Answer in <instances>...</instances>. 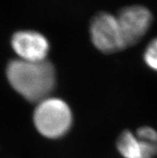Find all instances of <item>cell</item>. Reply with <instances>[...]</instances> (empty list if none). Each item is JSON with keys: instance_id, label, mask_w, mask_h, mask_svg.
<instances>
[{"instance_id": "obj_1", "label": "cell", "mask_w": 157, "mask_h": 158, "mask_svg": "<svg viewBox=\"0 0 157 158\" xmlns=\"http://www.w3.org/2000/svg\"><path fill=\"white\" fill-rule=\"evenodd\" d=\"M6 76L12 88L32 103H39L49 97L56 87V69L48 60H11L6 68Z\"/></svg>"}, {"instance_id": "obj_2", "label": "cell", "mask_w": 157, "mask_h": 158, "mask_svg": "<svg viewBox=\"0 0 157 158\" xmlns=\"http://www.w3.org/2000/svg\"><path fill=\"white\" fill-rule=\"evenodd\" d=\"M33 121L37 131L44 137L58 139L65 136L71 129L73 116L64 100L49 96L37 103Z\"/></svg>"}, {"instance_id": "obj_3", "label": "cell", "mask_w": 157, "mask_h": 158, "mask_svg": "<svg viewBox=\"0 0 157 158\" xmlns=\"http://www.w3.org/2000/svg\"><path fill=\"white\" fill-rule=\"evenodd\" d=\"M91 39L94 46L104 53H114L127 48L116 16L100 12L92 20Z\"/></svg>"}, {"instance_id": "obj_4", "label": "cell", "mask_w": 157, "mask_h": 158, "mask_svg": "<svg viewBox=\"0 0 157 158\" xmlns=\"http://www.w3.org/2000/svg\"><path fill=\"white\" fill-rule=\"evenodd\" d=\"M126 46H132L149 30L152 15L147 8L142 6L124 7L116 16Z\"/></svg>"}, {"instance_id": "obj_5", "label": "cell", "mask_w": 157, "mask_h": 158, "mask_svg": "<svg viewBox=\"0 0 157 158\" xmlns=\"http://www.w3.org/2000/svg\"><path fill=\"white\" fill-rule=\"evenodd\" d=\"M11 47L19 60L29 62L46 60L50 50L48 39L35 31H20L13 35Z\"/></svg>"}, {"instance_id": "obj_6", "label": "cell", "mask_w": 157, "mask_h": 158, "mask_svg": "<svg viewBox=\"0 0 157 158\" xmlns=\"http://www.w3.org/2000/svg\"><path fill=\"white\" fill-rule=\"evenodd\" d=\"M116 147L123 158H155L157 143L139 139L131 131H123L117 139Z\"/></svg>"}, {"instance_id": "obj_7", "label": "cell", "mask_w": 157, "mask_h": 158, "mask_svg": "<svg viewBox=\"0 0 157 158\" xmlns=\"http://www.w3.org/2000/svg\"><path fill=\"white\" fill-rule=\"evenodd\" d=\"M143 60L148 68L157 72V38L147 44L143 53Z\"/></svg>"}, {"instance_id": "obj_8", "label": "cell", "mask_w": 157, "mask_h": 158, "mask_svg": "<svg viewBox=\"0 0 157 158\" xmlns=\"http://www.w3.org/2000/svg\"><path fill=\"white\" fill-rule=\"evenodd\" d=\"M135 136L144 141L157 143V132L151 127H140L135 133Z\"/></svg>"}]
</instances>
